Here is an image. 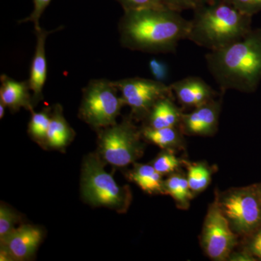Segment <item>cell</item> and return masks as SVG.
<instances>
[{
    "label": "cell",
    "mask_w": 261,
    "mask_h": 261,
    "mask_svg": "<svg viewBox=\"0 0 261 261\" xmlns=\"http://www.w3.org/2000/svg\"><path fill=\"white\" fill-rule=\"evenodd\" d=\"M21 220L20 215L9 205L1 202L0 206V240L15 229V224Z\"/></svg>",
    "instance_id": "23"
},
{
    "label": "cell",
    "mask_w": 261,
    "mask_h": 261,
    "mask_svg": "<svg viewBox=\"0 0 261 261\" xmlns=\"http://www.w3.org/2000/svg\"><path fill=\"white\" fill-rule=\"evenodd\" d=\"M53 108H44L40 112L31 111L32 117L29 123L28 133L34 142L45 149L46 139L51 121Z\"/></svg>",
    "instance_id": "20"
},
{
    "label": "cell",
    "mask_w": 261,
    "mask_h": 261,
    "mask_svg": "<svg viewBox=\"0 0 261 261\" xmlns=\"http://www.w3.org/2000/svg\"><path fill=\"white\" fill-rule=\"evenodd\" d=\"M205 58L221 93L231 89L252 93L261 81V29H252L236 42L209 51Z\"/></svg>",
    "instance_id": "2"
},
{
    "label": "cell",
    "mask_w": 261,
    "mask_h": 261,
    "mask_svg": "<svg viewBox=\"0 0 261 261\" xmlns=\"http://www.w3.org/2000/svg\"><path fill=\"white\" fill-rule=\"evenodd\" d=\"M190 20L180 12L165 8L124 11L118 23L122 47L145 53H175L178 43L187 39Z\"/></svg>",
    "instance_id": "1"
},
{
    "label": "cell",
    "mask_w": 261,
    "mask_h": 261,
    "mask_svg": "<svg viewBox=\"0 0 261 261\" xmlns=\"http://www.w3.org/2000/svg\"><path fill=\"white\" fill-rule=\"evenodd\" d=\"M141 132L144 140L163 149L174 150V149L184 147V134L179 126L152 128L143 126Z\"/></svg>",
    "instance_id": "18"
},
{
    "label": "cell",
    "mask_w": 261,
    "mask_h": 261,
    "mask_svg": "<svg viewBox=\"0 0 261 261\" xmlns=\"http://www.w3.org/2000/svg\"><path fill=\"white\" fill-rule=\"evenodd\" d=\"M173 94L182 106L197 108L218 96L208 84L198 76H188L170 84Z\"/></svg>",
    "instance_id": "13"
},
{
    "label": "cell",
    "mask_w": 261,
    "mask_h": 261,
    "mask_svg": "<svg viewBox=\"0 0 261 261\" xmlns=\"http://www.w3.org/2000/svg\"><path fill=\"white\" fill-rule=\"evenodd\" d=\"M165 195H168L176 202V206L182 210H187L195 194L190 190L187 176L179 173L170 174L164 181Z\"/></svg>",
    "instance_id": "19"
},
{
    "label": "cell",
    "mask_w": 261,
    "mask_h": 261,
    "mask_svg": "<svg viewBox=\"0 0 261 261\" xmlns=\"http://www.w3.org/2000/svg\"><path fill=\"white\" fill-rule=\"evenodd\" d=\"M229 1V0H202L203 3H207V4H211V3H219V2Z\"/></svg>",
    "instance_id": "32"
},
{
    "label": "cell",
    "mask_w": 261,
    "mask_h": 261,
    "mask_svg": "<svg viewBox=\"0 0 261 261\" xmlns=\"http://www.w3.org/2000/svg\"><path fill=\"white\" fill-rule=\"evenodd\" d=\"M163 175L158 172L152 164L134 163V167L127 177L135 183L142 191L149 195H165Z\"/></svg>",
    "instance_id": "17"
},
{
    "label": "cell",
    "mask_w": 261,
    "mask_h": 261,
    "mask_svg": "<svg viewBox=\"0 0 261 261\" xmlns=\"http://www.w3.org/2000/svg\"><path fill=\"white\" fill-rule=\"evenodd\" d=\"M63 27H59L56 30L48 31L45 29H36L37 44L31 65L30 76L29 82L32 92V101L34 107L44 99L43 89L47 80V64L46 58V40L49 34L56 31L61 30Z\"/></svg>",
    "instance_id": "12"
},
{
    "label": "cell",
    "mask_w": 261,
    "mask_h": 261,
    "mask_svg": "<svg viewBox=\"0 0 261 261\" xmlns=\"http://www.w3.org/2000/svg\"><path fill=\"white\" fill-rule=\"evenodd\" d=\"M252 18L230 1L203 3L194 10L187 39L210 51L221 49L248 34Z\"/></svg>",
    "instance_id": "3"
},
{
    "label": "cell",
    "mask_w": 261,
    "mask_h": 261,
    "mask_svg": "<svg viewBox=\"0 0 261 261\" xmlns=\"http://www.w3.org/2000/svg\"><path fill=\"white\" fill-rule=\"evenodd\" d=\"M239 238L214 201L209 206L200 235V245L205 255L212 260H228L240 245Z\"/></svg>",
    "instance_id": "9"
},
{
    "label": "cell",
    "mask_w": 261,
    "mask_h": 261,
    "mask_svg": "<svg viewBox=\"0 0 261 261\" xmlns=\"http://www.w3.org/2000/svg\"><path fill=\"white\" fill-rule=\"evenodd\" d=\"M0 102L12 113L18 112L22 108L29 111L34 110L29 80L18 82L3 74L0 76Z\"/></svg>",
    "instance_id": "14"
},
{
    "label": "cell",
    "mask_w": 261,
    "mask_h": 261,
    "mask_svg": "<svg viewBox=\"0 0 261 261\" xmlns=\"http://www.w3.org/2000/svg\"><path fill=\"white\" fill-rule=\"evenodd\" d=\"M240 245L257 260H261V225L250 234L242 238Z\"/></svg>",
    "instance_id": "24"
},
{
    "label": "cell",
    "mask_w": 261,
    "mask_h": 261,
    "mask_svg": "<svg viewBox=\"0 0 261 261\" xmlns=\"http://www.w3.org/2000/svg\"><path fill=\"white\" fill-rule=\"evenodd\" d=\"M228 260L230 261H257L255 257L252 255L250 252L240 247V250L231 252L228 257Z\"/></svg>",
    "instance_id": "30"
},
{
    "label": "cell",
    "mask_w": 261,
    "mask_h": 261,
    "mask_svg": "<svg viewBox=\"0 0 261 261\" xmlns=\"http://www.w3.org/2000/svg\"><path fill=\"white\" fill-rule=\"evenodd\" d=\"M257 187H258V190H259V192H260V197H261V183L257 184Z\"/></svg>",
    "instance_id": "33"
},
{
    "label": "cell",
    "mask_w": 261,
    "mask_h": 261,
    "mask_svg": "<svg viewBox=\"0 0 261 261\" xmlns=\"http://www.w3.org/2000/svg\"><path fill=\"white\" fill-rule=\"evenodd\" d=\"M244 14L253 16L261 12V0H229Z\"/></svg>",
    "instance_id": "28"
},
{
    "label": "cell",
    "mask_w": 261,
    "mask_h": 261,
    "mask_svg": "<svg viewBox=\"0 0 261 261\" xmlns=\"http://www.w3.org/2000/svg\"><path fill=\"white\" fill-rule=\"evenodd\" d=\"M149 68L154 80L165 83L168 80L169 70L168 65L164 61L153 58L149 61Z\"/></svg>",
    "instance_id": "29"
},
{
    "label": "cell",
    "mask_w": 261,
    "mask_h": 261,
    "mask_svg": "<svg viewBox=\"0 0 261 261\" xmlns=\"http://www.w3.org/2000/svg\"><path fill=\"white\" fill-rule=\"evenodd\" d=\"M130 117L144 120L154 104L165 97H173L170 85L154 80L134 77L114 82Z\"/></svg>",
    "instance_id": "8"
},
{
    "label": "cell",
    "mask_w": 261,
    "mask_h": 261,
    "mask_svg": "<svg viewBox=\"0 0 261 261\" xmlns=\"http://www.w3.org/2000/svg\"><path fill=\"white\" fill-rule=\"evenodd\" d=\"M185 161H181L176 157L174 150L164 149L152 161V166L161 175L172 174L177 171Z\"/></svg>",
    "instance_id": "22"
},
{
    "label": "cell",
    "mask_w": 261,
    "mask_h": 261,
    "mask_svg": "<svg viewBox=\"0 0 261 261\" xmlns=\"http://www.w3.org/2000/svg\"><path fill=\"white\" fill-rule=\"evenodd\" d=\"M187 170V181L195 195L204 191L211 181L212 171L205 163H191L185 161Z\"/></svg>",
    "instance_id": "21"
},
{
    "label": "cell",
    "mask_w": 261,
    "mask_h": 261,
    "mask_svg": "<svg viewBox=\"0 0 261 261\" xmlns=\"http://www.w3.org/2000/svg\"><path fill=\"white\" fill-rule=\"evenodd\" d=\"M51 0H33L34 3V10L30 15L27 18L19 20L18 23H27L32 22L34 24V29H39L40 27L41 17L47 9L49 5L50 4Z\"/></svg>",
    "instance_id": "25"
},
{
    "label": "cell",
    "mask_w": 261,
    "mask_h": 261,
    "mask_svg": "<svg viewBox=\"0 0 261 261\" xmlns=\"http://www.w3.org/2000/svg\"><path fill=\"white\" fill-rule=\"evenodd\" d=\"M222 97L211 99L195 108L190 113H183L179 128L184 135L211 137L219 128Z\"/></svg>",
    "instance_id": "11"
},
{
    "label": "cell",
    "mask_w": 261,
    "mask_h": 261,
    "mask_svg": "<svg viewBox=\"0 0 261 261\" xmlns=\"http://www.w3.org/2000/svg\"><path fill=\"white\" fill-rule=\"evenodd\" d=\"M161 5L165 8L176 10L181 13L183 10H195L203 4L202 0H161Z\"/></svg>",
    "instance_id": "26"
},
{
    "label": "cell",
    "mask_w": 261,
    "mask_h": 261,
    "mask_svg": "<svg viewBox=\"0 0 261 261\" xmlns=\"http://www.w3.org/2000/svg\"><path fill=\"white\" fill-rule=\"evenodd\" d=\"M114 82L106 79L92 80L82 89L79 117L94 130L116 124L125 106Z\"/></svg>",
    "instance_id": "7"
},
{
    "label": "cell",
    "mask_w": 261,
    "mask_h": 261,
    "mask_svg": "<svg viewBox=\"0 0 261 261\" xmlns=\"http://www.w3.org/2000/svg\"><path fill=\"white\" fill-rule=\"evenodd\" d=\"M215 202L239 238L261 225V197L257 185L216 192Z\"/></svg>",
    "instance_id": "6"
},
{
    "label": "cell",
    "mask_w": 261,
    "mask_h": 261,
    "mask_svg": "<svg viewBox=\"0 0 261 261\" xmlns=\"http://www.w3.org/2000/svg\"><path fill=\"white\" fill-rule=\"evenodd\" d=\"M124 11L163 7L161 0H116Z\"/></svg>",
    "instance_id": "27"
},
{
    "label": "cell",
    "mask_w": 261,
    "mask_h": 261,
    "mask_svg": "<svg viewBox=\"0 0 261 261\" xmlns=\"http://www.w3.org/2000/svg\"><path fill=\"white\" fill-rule=\"evenodd\" d=\"M126 117L121 123L97 130V153L105 164L124 168L134 164L144 154L141 128Z\"/></svg>",
    "instance_id": "5"
},
{
    "label": "cell",
    "mask_w": 261,
    "mask_h": 261,
    "mask_svg": "<svg viewBox=\"0 0 261 261\" xmlns=\"http://www.w3.org/2000/svg\"><path fill=\"white\" fill-rule=\"evenodd\" d=\"M44 239L42 228L32 224L15 228L0 240V260L23 261L32 258Z\"/></svg>",
    "instance_id": "10"
},
{
    "label": "cell",
    "mask_w": 261,
    "mask_h": 261,
    "mask_svg": "<svg viewBox=\"0 0 261 261\" xmlns=\"http://www.w3.org/2000/svg\"><path fill=\"white\" fill-rule=\"evenodd\" d=\"M183 113L173 102V97H163L154 105L144 119V126L152 128L179 126Z\"/></svg>",
    "instance_id": "16"
},
{
    "label": "cell",
    "mask_w": 261,
    "mask_h": 261,
    "mask_svg": "<svg viewBox=\"0 0 261 261\" xmlns=\"http://www.w3.org/2000/svg\"><path fill=\"white\" fill-rule=\"evenodd\" d=\"M6 108L3 102H0V119H3L4 118Z\"/></svg>",
    "instance_id": "31"
},
{
    "label": "cell",
    "mask_w": 261,
    "mask_h": 261,
    "mask_svg": "<svg viewBox=\"0 0 261 261\" xmlns=\"http://www.w3.org/2000/svg\"><path fill=\"white\" fill-rule=\"evenodd\" d=\"M105 163L97 153L84 158L81 177V192L84 202L94 207H106L121 214L132 203L128 186H119L113 175L105 169Z\"/></svg>",
    "instance_id": "4"
},
{
    "label": "cell",
    "mask_w": 261,
    "mask_h": 261,
    "mask_svg": "<svg viewBox=\"0 0 261 261\" xmlns=\"http://www.w3.org/2000/svg\"><path fill=\"white\" fill-rule=\"evenodd\" d=\"M74 130L63 115L62 106L55 105L51 110L50 123L46 139L45 149L63 151L74 139Z\"/></svg>",
    "instance_id": "15"
}]
</instances>
